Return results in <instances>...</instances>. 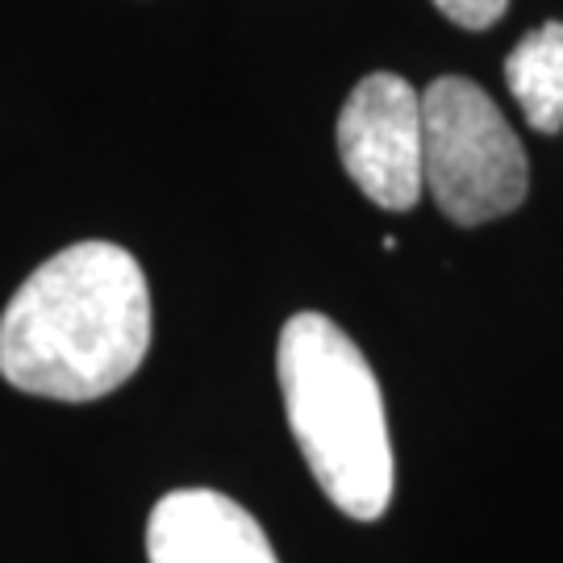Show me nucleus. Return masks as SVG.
I'll use <instances>...</instances> for the list:
<instances>
[{
	"label": "nucleus",
	"instance_id": "obj_5",
	"mask_svg": "<svg viewBox=\"0 0 563 563\" xmlns=\"http://www.w3.org/2000/svg\"><path fill=\"white\" fill-rule=\"evenodd\" d=\"M151 563H280L263 526L213 488L167 493L146 522Z\"/></svg>",
	"mask_w": 563,
	"mask_h": 563
},
{
	"label": "nucleus",
	"instance_id": "obj_4",
	"mask_svg": "<svg viewBox=\"0 0 563 563\" xmlns=\"http://www.w3.org/2000/svg\"><path fill=\"white\" fill-rule=\"evenodd\" d=\"M339 155L360 192L388 213H405L426 192L422 92L393 71L355 84L339 113Z\"/></svg>",
	"mask_w": 563,
	"mask_h": 563
},
{
	"label": "nucleus",
	"instance_id": "obj_6",
	"mask_svg": "<svg viewBox=\"0 0 563 563\" xmlns=\"http://www.w3.org/2000/svg\"><path fill=\"white\" fill-rule=\"evenodd\" d=\"M505 84L522 104L530 130L560 134L563 130V21H547L530 30L505 59Z\"/></svg>",
	"mask_w": 563,
	"mask_h": 563
},
{
	"label": "nucleus",
	"instance_id": "obj_1",
	"mask_svg": "<svg viewBox=\"0 0 563 563\" xmlns=\"http://www.w3.org/2000/svg\"><path fill=\"white\" fill-rule=\"evenodd\" d=\"M151 346V292L118 242H76L42 263L0 313V376L51 401H97Z\"/></svg>",
	"mask_w": 563,
	"mask_h": 563
},
{
	"label": "nucleus",
	"instance_id": "obj_3",
	"mask_svg": "<svg viewBox=\"0 0 563 563\" xmlns=\"http://www.w3.org/2000/svg\"><path fill=\"white\" fill-rule=\"evenodd\" d=\"M426 192L455 225H484L526 201L522 139L481 84L443 76L422 92Z\"/></svg>",
	"mask_w": 563,
	"mask_h": 563
},
{
	"label": "nucleus",
	"instance_id": "obj_7",
	"mask_svg": "<svg viewBox=\"0 0 563 563\" xmlns=\"http://www.w3.org/2000/svg\"><path fill=\"white\" fill-rule=\"evenodd\" d=\"M434 9L463 30H488L493 21L505 18L509 0H434Z\"/></svg>",
	"mask_w": 563,
	"mask_h": 563
},
{
	"label": "nucleus",
	"instance_id": "obj_2",
	"mask_svg": "<svg viewBox=\"0 0 563 563\" xmlns=\"http://www.w3.org/2000/svg\"><path fill=\"white\" fill-rule=\"evenodd\" d=\"M284 409L309 472L346 518L376 522L393 501V443L372 363L325 313H297L280 330Z\"/></svg>",
	"mask_w": 563,
	"mask_h": 563
}]
</instances>
